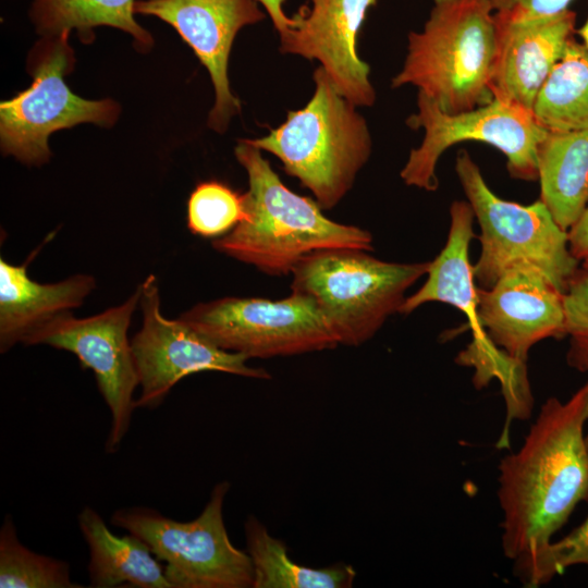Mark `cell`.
I'll return each instance as SVG.
<instances>
[{
    "label": "cell",
    "mask_w": 588,
    "mask_h": 588,
    "mask_svg": "<svg viewBox=\"0 0 588 588\" xmlns=\"http://www.w3.org/2000/svg\"><path fill=\"white\" fill-rule=\"evenodd\" d=\"M583 266L588 267V259H585V260L583 261Z\"/></svg>",
    "instance_id": "32"
},
{
    "label": "cell",
    "mask_w": 588,
    "mask_h": 588,
    "mask_svg": "<svg viewBox=\"0 0 588 588\" xmlns=\"http://www.w3.org/2000/svg\"><path fill=\"white\" fill-rule=\"evenodd\" d=\"M78 526L89 548V586L95 588H172L164 567L138 537H119L91 507L78 514Z\"/></svg>",
    "instance_id": "19"
},
{
    "label": "cell",
    "mask_w": 588,
    "mask_h": 588,
    "mask_svg": "<svg viewBox=\"0 0 588 588\" xmlns=\"http://www.w3.org/2000/svg\"><path fill=\"white\" fill-rule=\"evenodd\" d=\"M69 34L42 36L28 57L32 85L0 105L1 150L29 166L49 161L53 132L81 123L110 127L120 113L115 101L84 99L66 85L75 62Z\"/></svg>",
    "instance_id": "7"
},
{
    "label": "cell",
    "mask_w": 588,
    "mask_h": 588,
    "mask_svg": "<svg viewBox=\"0 0 588 588\" xmlns=\"http://www.w3.org/2000/svg\"><path fill=\"white\" fill-rule=\"evenodd\" d=\"M230 483L221 481L200 515L189 522L166 517L148 507L114 512L111 523L143 540L164 562L172 588H249L254 568L247 552L235 548L223 520Z\"/></svg>",
    "instance_id": "8"
},
{
    "label": "cell",
    "mask_w": 588,
    "mask_h": 588,
    "mask_svg": "<svg viewBox=\"0 0 588 588\" xmlns=\"http://www.w3.org/2000/svg\"><path fill=\"white\" fill-rule=\"evenodd\" d=\"M245 219L244 193L223 182H200L188 197L187 228L195 235L221 237Z\"/></svg>",
    "instance_id": "25"
},
{
    "label": "cell",
    "mask_w": 588,
    "mask_h": 588,
    "mask_svg": "<svg viewBox=\"0 0 588 588\" xmlns=\"http://www.w3.org/2000/svg\"><path fill=\"white\" fill-rule=\"evenodd\" d=\"M450 230L444 247L429 262L427 280L413 295L405 298L399 313L411 314L430 302H440L457 308L473 332L468 350L485 353L495 345L481 327L477 316V286L469 261V245L474 238V211L464 200H455L450 207Z\"/></svg>",
    "instance_id": "17"
},
{
    "label": "cell",
    "mask_w": 588,
    "mask_h": 588,
    "mask_svg": "<svg viewBox=\"0 0 588 588\" xmlns=\"http://www.w3.org/2000/svg\"><path fill=\"white\" fill-rule=\"evenodd\" d=\"M574 565L588 567V516L564 538L549 544L542 566L543 583Z\"/></svg>",
    "instance_id": "27"
},
{
    "label": "cell",
    "mask_w": 588,
    "mask_h": 588,
    "mask_svg": "<svg viewBox=\"0 0 588 588\" xmlns=\"http://www.w3.org/2000/svg\"><path fill=\"white\" fill-rule=\"evenodd\" d=\"M261 3L269 14L274 28L280 35L287 33L290 29L296 27L297 22L295 16L289 17L282 9L285 0H256Z\"/></svg>",
    "instance_id": "30"
},
{
    "label": "cell",
    "mask_w": 588,
    "mask_h": 588,
    "mask_svg": "<svg viewBox=\"0 0 588 588\" xmlns=\"http://www.w3.org/2000/svg\"><path fill=\"white\" fill-rule=\"evenodd\" d=\"M564 328L568 338L567 365L588 373V267L578 268L564 294Z\"/></svg>",
    "instance_id": "26"
},
{
    "label": "cell",
    "mask_w": 588,
    "mask_h": 588,
    "mask_svg": "<svg viewBox=\"0 0 588 588\" xmlns=\"http://www.w3.org/2000/svg\"><path fill=\"white\" fill-rule=\"evenodd\" d=\"M136 0H33L29 11L37 33L57 36L75 29L82 41L94 39L97 26H111L128 33L142 51L151 48V35L136 23Z\"/></svg>",
    "instance_id": "21"
},
{
    "label": "cell",
    "mask_w": 588,
    "mask_h": 588,
    "mask_svg": "<svg viewBox=\"0 0 588 588\" xmlns=\"http://www.w3.org/2000/svg\"><path fill=\"white\" fill-rule=\"evenodd\" d=\"M588 381L567 401L549 397L522 446L499 465L502 550L527 588L543 585L553 535L588 502Z\"/></svg>",
    "instance_id": "1"
},
{
    "label": "cell",
    "mask_w": 588,
    "mask_h": 588,
    "mask_svg": "<svg viewBox=\"0 0 588 588\" xmlns=\"http://www.w3.org/2000/svg\"><path fill=\"white\" fill-rule=\"evenodd\" d=\"M305 107L287 112L268 135L246 139L279 158L284 171L308 188L321 209H332L353 187L371 154V137L355 105L343 97L320 65Z\"/></svg>",
    "instance_id": "4"
},
{
    "label": "cell",
    "mask_w": 588,
    "mask_h": 588,
    "mask_svg": "<svg viewBox=\"0 0 588 588\" xmlns=\"http://www.w3.org/2000/svg\"><path fill=\"white\" fill-rule=\"evenodd\" d=\"M247 553L254 568L253 588H348L356 572L351 565L311 568L295 563L285 544L255 517L245 522Z\"/></svg>",
    "instance_id": "22"
},
{
    "label": "cell",
    "mask_w": 588,
    "mask_h": 588,
    "mask_svg": "<svg viewBox=\"0 0 588 588\" xmlns=\"http://www.w3.org/2000/svg\"><path fill=\"white\" fill-rule=\"evenodd\" d=\"M577 34L583 39V44L588 48V19L585 24L577 29Z\"/></svg>",
    "instance_id": "31"
},
{
    "label": "cell",
    "mask_w": 588,
    "mask_h": 588,
    "mask_svg": "<svg viewBox=\"0 0 588 588\" xmlns=\"http://www.w3.org/2000/svg\"><path fill=\"white\" fill-rule=\"evenodd\" d=\"M234 151L248 176L246 219L212 242L216 250L281 277L320 249H373L369 231L330 220L316 200L285 186L260 149L241 139Z\"/></svg>",
    "instance_id": "2"
},
{
    "label": "cell",
    "mask_w": 588,
    "mask_h": 588,
    "mask_svg": "<svg viewBox=\"0 0 588 588\" xmlns=\"http://www.w3.org/2000/svg\"><path fill=\"white\" fill-rule=\"evenodd\" d=\"M96 286L89 274L57 283L32 280L25 265L0 258V351L8 352L53 317L79 307Z\"/></svg>",
    "instance_id": "18"
},
{
    "label": "cell",
    "mask_w": 588,
    "mask_h": 588,
    "mask_svg": "<svg viewBox=\"0 0 588 588\" xmlns=\"http://www.w3.org/2000/svg\"><path fill=\"white\" fill-rule=\"evenodd\" d=\"M135 13L154 15L170 24L208 70L215 105L208 126L223 133L241 111L230 89L228 61L237 32L265 19L256 0H136Z\"/></svg>",
    "instance_id": "13"
},
{
    "label": "cell",
    "mask_w": 588,
    "mask_h": 588,
    "mask_svg": "<svg viewBox=\"0 0 588 588\" xmlns=\"http://www.w3.org/2000/svg\"><path fill=\"white\" fill-rule=\"evenodd\" d=\"M532 113L548 131L588 130V48L574 37L540 89Z\"/></svg>",
    "instance_id": "23"
},
{
    "label": "cell",
    "mask_w": 588,
    "mask_h": 588,
    "mask_svg": "<svg viewBox=\"0 0 588 588\" xmlns=\"http://www.w3.org/2000/svg\"><path fill=\"white\" fill-rule=\"evenodd\" d=\"M497 28L490 0H433L421 32L408 35L407 54L392 87L414 85L445 113L492 101Z\"/></svg>",
    "instance_id": "3"
},
{
    "label": "cell",
    "mask_w": 588,
    "mask_h": 588,
    "mask_svg": "<svg viewBox=\"0 0 588 588\" xmlns=\"http://www.w3.org/2000/svg\"><path fill=\"white\" fill-rule=\"evenodd\" d=\"M180 318L220 348L248 358L291 356L340 345L317 304L296 292L278 301L223 297L196 304Z\"/></svg>",
    "instance_id": "10"
},
{
    "label": "cell",
    "mask_w": 588,
    "mask_h": 588,
    "mask_svg": "<svg viewBox=\"0 0 588 588\" xmlns=\"http://www.w3.org/2000/svg\"><path fill=\"white\" fill-rule=\"evenodd\" d=\"M139 287L143 324L131 340L140 387L136 408L155 409L180 380L200 371L270 378L267 370L247 366V356L220 348L181 318H166L154 274Z\"/></svg>",
    "instance_id": "12"
},
{
    "label": "cell",
    "mask_w": 588,
    "mask_h": 588,
    "mask_svg": "<svg viewBox=\"0 0 588 588\" xmlns=\"http://www.w3.org/2000/svg\"><path fill=\"white\" fill-rule=\"evenodd\" d=\"M455 171L480 226L481 252L473 266L479 287H491L513 267L530 266L564 293L579 260L571 253L568 231L546 205L540 199L520 205L500 198L465 149L456 156Z\"/></svg>",
    "instance_id": "6"
},
{
    "label": "cell",
    "mask_w": 588,
    "mask_h": 588,
    "mask_svg": "<svg viewBox=\"0 0 588 588\" xmlns=\"http://www.w3.org/2000/svg\"><path fill=\"white\" fill-rule=\"evenodd\" d=\"M294 15L296 27L280 35V51L318 60L335 89L355 106H372L369 65L357 53V36L377 0H311Z\"/></svg>",
    "instance_id": "15"
},
{
    "label": "cell",
    "mask_w": 588,
    "mask_h": 588,
    "mask_svg": "<svg viewBox=\"0 0 588 588\" xmlns=\"http://www.w3.org/2000/svg\"><path fill=\"white\" fill-rule=\"evenodd\" d=\"M1 588H81L72 581L66 562L26 548L7 515L0 529Z\"/></svg>",
    "instance_id": "24"
},
{
    "label": "cell",
    "mask_w": 588,
    "mask_h": 588,
    "mask_svg": "<svg viewBox=\"0 0 588 588\" xmlns=\"http://www.w3.org/2000/svg\"><path fill=\"white\" fill-rule=\"evenodd\" d=\"M139 298L138 285L120 305L86 318H77L71 311L60 314L23 341L24 345L46 344L69 351L82 367L93 370L111 415L107 453L119 449L136 408L134 392L139 379L127 331Z\"/></svg>",
    "instance_id": "11"
},
{
    "label": "cell",
    "mask_w": 588,
    "mask_h": 588,
    "mask_svg": "<svg viewBox=\"0 0 588 588\" xmlns=\"http://www.w3.org/2000/svg\"><path fill=\"white\" fill-rule=\"evenodd\" d=\"M540 200L568 231L588 206V130L548 131L537 148Z\"/></svg>",
    "instance_id": "20"
},
{
    "label": "cell",
    "mask_w": 588,
    "mask_h": 588,
    "mask_svg": "<svg viewBox=\"0 0 588 588\" xmlns=\"http://www.w3.org/2000/svg\"><path fill=\"white\" fill-rule=\"evenodd\" d=\"M563 294L538 269L516 266L491 287L477 286V316L495 346L526 364L536 343L565 336Z\"/></svg>",
    "instance_id": "14"
},
{
    "label": "cell",
    "mask_w": 588,
    "mask_h": 588,
    "mask_svg": "<svg viewBox=\"0 0 588 588\" xmlns=\"http://www.w3.org/2000/svg\"><path fill=\"white\" fill-rule=\"evenodd\" d=\"M497 58L493 97L532 112L536 98L575 33L576 13L552 16L494 13Z\"/></svg>",
    "instance_id": "16"
},
{
    "label": "cell",
    "mask_w": 588,
    "mask_h": 588,
    "mask_svg": "<svg viewBox=\"0 0 588 588\" xmlns=\"http://www.w3.org/2000/svg\"><path fill=\"white\" fill-rule=\"evenodd\" d=\"M569 249L573 256L579 261L588 259V206L568 230Z\"/></svg>",
    "instance_id": "29"
},
{
    "label": "cell",
    "mask_w": 588,
    "mask_h": 588,
    "mask_svg": "<svg viewBox=\"0 0 588 588\" xmlns=\"http://www.w3.org/2000/svg\"><path fill=\"white\" fill-rule=\"evenodd\" d=\"M587 422H588V421H587ZM585 439H586V442H587V444H588V431H587L586 434H585Z\"/></svg>",
    "instance_id": "33"
},
{
    "label": "cell",
    "mask_w": 588,
    "mask_h": 588,
    "mask_svg": "<svg viewBox=\"0 0 588 588\" xmlns=\"http://www.w3.org/2000/svg\"><path fill=\"white\" fill-rule=\"evenodd\" d=\"M573 0H490L494 13L520 16H552L568 10Z\"/></svg>",
    "instance_id": "28"
},
{
    "label": "cell",
    "mask_w": 588,
    "mask_h": 588,
    "mask_svg": "<svg viewBox=\"0 0 588 588\" xmlns=\"http://www.w3.org/2000/svg\"><path fill=\"white\" fill-rule=\"evenodd\" d=\"M429 262L383 261L355 248H326L292 271V292L310 297L339 344L358 346L399 313L406 291L427 274Z\"/></svg>",
    "instance_id": "5"
},
{
    "label": "cell",
    "mask_w": 588,
    "mask_h": 588,
    "mask_svg": "<svg viewBox=\"0 0 588 588\" xmlns=\"http://www.w3.org/2000/svg\"><path fill=\"white\" fill-rule=\"evenodd\" d=\"M417 107V113L406 123L412 128H422L425 134L401 171L406 185L436 191L439 158L449 147L464 140H478L498 148L506 157L512 177L538 180L537 148L548 130L537 122L531 111L494 97L485 106L450 114L420 91Z\"/></svg>",
    "instance_id": "9"
}]
</instances>
